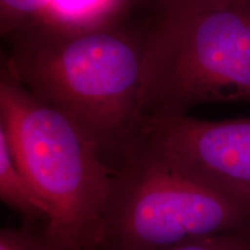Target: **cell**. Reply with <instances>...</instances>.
<instances>
[{"label":"cell","instance_id":"cell-11","mask_svg":"<svg viewBox=\"0 0 250 250\" xmlns=\"http://www.w3.org/2000/svg\"><path fill=\"white\" fill-rule=\"evenodd\" d=\"M147 0H90L95 20H115L129 6ZM152 1V0H151Z\"/></svg>","mask_w":250,"mask_h":250},{"label":"cell","instance_id":"cell-10","mask_svg":"<svg viewBox=\"0 0 250 250\" xmlns=\"http://www.w3.org/2000/svg\"><path fill=\"white\" fill-rule=\"evenodd\" d=\"M234 0H152L158 8L159 18L175 17L221 6Z\"/></svg>","mask_w":250,"mask_h":250},{"label":"cell","instance_id":"cell-2","mask_svg":"<svg viewBox=\"0 0 250 250\" xmlns=\"http://www.w3.org/2000/svg\"><path fill=\"white\" fill-rule=\"evenodd\" d=\"M0 126L49 210L57 250H98L114 169L64 112L30 93L1 62Z\"/></svg>","mask_w":250,"mask_h":250},{"label":"cell","instance_id":"cell-4","mask_svg":"<svg viewBox=\"0 0 250 250\" xmlns=\"http://www.w3.org/2000/svg\"><path fill=\"white\" fill-rule=\"evenodd\" d=\"M232 101L250 103V0L159 18L145 41L146 121Z\"/></svg>","mask_w":250,"mask_h":250},{"label":"cell","instance_id":"cell-3","mask_svg":"<svg viewBox=\"0 0 250 250\" xmlns=\"http://www.w3.org/2000/svg\"><path fill=\"white\" fill-rule=\"evenodd\" d=\"M249 226V208L139 139L114 169L98 250H168Z\"/></svg>","mask_w":250,"mask_h":250},{"label":"cell","instance_id":"cell-8","mask_svg":"<svg viewBox=\"0 0 250 250\" xmlns=\"http://www.w3.org/2000/svg\"><path fill=\"white\" fill-rule=\"evenodd\" d=\"M0 250H57L45 232L44 225L24 223L20 227L0 230Z\"/></svg>","mask_w":250,"mask_h":250},{"label":"cell","instance_id":"cell-5","mask_svg":"<svg viewBox=\"0 0 250 250\" xmlns=\"http://www.w3.org/2000/svg\"><path fill=\"white\" fill-rule=\"evenodd\" d=\"M140 139L250 208V117L149 118Z\"/></svg>","mask_w":250,"mask_h":250},{"label":"cell","instance_id":"cell-1","mask_svg":"<svg viewBox=\"0 0 250 250\" xmlns=\"http://www.w3.org/2000/svg\"><path fill=\"white\" fill-rule=\"evenodd\" d=\"M146 29L118 20H43L6 37L12 74L34 95L64 112L112 169L142 137Z\"/></svg>","mask_w":250,"mask_h":250},{"label":"cell","instance_id":"cell-7","mask_svg":"<svg viewBox=\"0 0 250 250\" xmlns=\"http://www.w3.org/2000/svg\"><path fill=\"white\" fill-rule=\"evenodd\" d=\"M52 0H0V33L6 39L48 18Z\"/></svg>","mask_w":250,"mask_h":250},{"label":"cell","instance_id":"cell-9","mask_svg":"<svg viewBox=\"0 0 250 250\" xmlns=\"http://www.w3.org/2000/svg\"><path fill=\"white\" fill-rule=\"evenodd\" d=\"M168 250H250V226L196 240Z\"/></svg>","mask_w":250,"mask_h":250},{"label":"cell","instance_id":"cell-6","mask_svg":"<svg viewBox=\"0 0 250 250\" xmlns=\"http://www.w3.org/2000/svg\"><path fill=\"white\" fill-rule=\"evenodd\" d=\"M0 198L24 223L49 220V210L18 164L5 130L0 126Z\"/></svg>","mask_w":250,"mask_h":250}]
</instances>
